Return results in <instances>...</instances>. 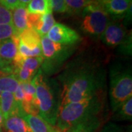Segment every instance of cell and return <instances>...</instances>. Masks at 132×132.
I'll list each match as a JSON object with an SVG mask.
<instances>
[{"label": "cell", "instance_id": "cell-15", "mask_svg": "<svg viewBox=\"0 0 132 132\" xmlns=\"http://www.w3.org/2000/svg\"><path fill=\"white\" fill-rule=\"evenodd\" d=\"M12 22L18 35L28 28L27 24V11L26 7L18 5L13 10Z\"/></svg>", "mask_w": 132, "mask_h": 132}, {"label": "cell", "instance_id": "cell-7", "mask_svg": "<svg viewBox=\"0 0 132 132\" xmlns=\"http://www.w3.org/2000/svg\"><path fill=\"white\" fill-rule=\"evenodd\" d=\"M40 39L41 37L32 29L27 28L19 34L18 54L13 62L28 57H42Z\"/></svg>", "mask_w": 132, "mask_h": 132}, {"label": "cell", "instance_id": "cell-14", "mask_svg": "<svg viewBox=\"0 0 132 132\" xmlns=\"http://www.w3.org/2000/svg\"><path fill=\"white\" fill-rule=\"evenodd\" d=\"M20 116L27 123L32 132H48L53 127L36 114L23 112Z\"/></svg>", "mask_w": 132, "mask_h": 132}, {"label": "cell", "instance_id": "cell-17", "mask_svg": "<svg viewBox=\"0 0 132 132\" xmlns=\"http://www.w3.org/2000/svg\"><path fill=\"white\" fill-rule=\"evenodd\" d=\"M19 85L13 69L0 71V92L14 93Z\"/></svg>", "mask_w": 132, "mask_h": 132}, {"label": "cell", "instance_id": "cell-27", "mask_svg": "<svg viewBox=\"0 0 132 132\" xmlns=\"http://www.w3.org/2000/svg\"><path fill=\"white\" fill-rule=\"evenodd\" d=\"M13 69V63H8L0 57V71Z\"/></svg>", "mask_w": 132, "mask_h": 132}, {"label": "cell", "instance_id": "cell-28", "mask_svg": "<svg viewBox=\"0 0 132 132\" xmlns=\"http://www.w3.org/2000/svg\"><path fill=\"white\" fill-rule=\"evenodd\" d=\"M32 0H18V5L27 7V5L31 2Z\"/></svg>", "mask_w": 132, "mask_h": 132}, {"label": "cell", "instance_id": "cell-25", "mask_svg": "<svg viewBox=\"0 0 132 132\" xmlns=\"http://www.w3.org/2000/svg\"><path fill=\"white\" fill-rule=\"evenodd\" d=\"M100 132H125L121 126L113 123H109L105 125Z\"/></svg>", "mask_w": 132, "mask_h": 132}, {"label": "cell", "instance_id": "cell-19", "mask_svg": "<svg viewBox=\"0 0 132 132\" xmlns=\"http://www.w3.org/2000/svg\"><path fill=\"white\" fill-rule=\"evenodd\" d=\"M55 20L52 15V12L42 15L41 19L39 22L35 31L40 36H45L52 28V27L55 24Z\"/></svg>", "mask_w": 132, "mask_h": 132}, {"label": "cell", "instance_id": "cell-16", "mask_svg": "<svg viewBox=\"0 0 132 132\" xmlns=\"http://www.w3.org/2000/svg\"><path fill=\"white\" fill-rule=\"evenodd\" d=\"M3 128L6 132H32L24 119L16 114L4 120Z\"/></svg>", "mask_w": 132, "mask_h": 132}, {"label": "cell", "instance_id": "cell-30", "mask_svg": "<svg viewBox=\"0 0 132 132\" xmlns=\"http://www.w3.org/2000/svg\"><path fill=\"white\" fill-rule=\"evenodd\" d=\"M48 132H61L59 129H57V128H55L54 126H53V127L51 128V130L49 131Z\"/></svg>", "mask_w": 132, "mask_h": 132}, {"label": "cell", "instance_id": "cell-20", "mask_svg": "<svg viewBox=\"0 0 132 132\" xmlns=\"http://www.w3.org/2000/svg\"><path fill=\"white\" fill-rule=\"evenodd\" d=\"M65 13L71 15H79L90 3L87 0H65Z\"/></svg>", "mask_w": 132, "mask_h": 132}, {"label": "cell", "instance_id": "cell-10", "mask_svg": "<svg viewBox=\"0 0 132 132\" xmlns=\"http://www.w3.org/2000/svg\"><path fill=\"white\" fill-rule=\"evenodd\" d=\"M126 33L127 30L123 24L110 20L100 38L106 46H115L126 40Z\"/></svg>", "mask_w": 132, "mask_h": 132}, {"label": "cell", "instance_id": "cell-32", "mask_svg": "<svg viewBox=\"0 0 132 132\" xmlns=\"http://www.w3.org/2000/svg\"><path fill=\"white\" fill-rule=\"evenodd\" d=\"M0 132H2V131H0Z\"/></svg>", "mask_w": 132, "mask_h": 132}, {"label": "cell", "instance_id": "cell-8", "mask_svg": "<svg viewBox=\"0 0 132 132\" xmlns=\"http://www.w3.org/2000/svg\"><path fill=\"white\" fill-rule=\"evenodd\" d=\"M43 62V57L24 58L18 62H13V72L19 82H28L37 74Z\"/></svg>", "mask_w": 132, "mask_h": 132}, {"label": "cell", "instance_id": "cell-1", "mask_svg": "<svg viewBox=\"0 0 132 132\" xmlns=\"http://www.w3.org/2000/svg\"><path fill=\"white\" fill-rule=\"evenodd\" d=\"M60 107L98 94L104 84L101 71L94 65L73 66L62 77Z\"/></svg>", "mask_w": 132, "mask_h": 132}, {"label": "cell", "instance_id": "cell-22", "mask_svg": "<svg viewBox=\"0 0 132 132\" xmlns=\"http://www.w3.org/2000/svg\"><path fill=\"white\" fill-rule=\"evenodd\" d=\"M18 35L13 24H0V40Z\"/></svg>", "mask_w": 132, "mask_h": 132}, {"label": "cell", "instance_id": "cell-9", "mask_svg": "<svg viewBox=\"0 0 132 132\" xmlns=\"http://www.w3.org/2000/svg\"><path fill=\"white\" fill-rule=\"evenodd\" d=\"M46 36L52 41L64 46L75 44L80 40V35L75 30L60 23H55Z\"/></svg>", "mask_w": 132, "mask_h": 132}, {"label": "cell", "instance_id": "cell-13", "mask_svg": "<svg viewBox=\"0 0 132 132\" xmlns=\"http://www.w3.org/2000/svg\"><path fill=\"white\" fill-rule=\"evenodd\" d=\"M0 109L4 117V120L14 114L20 116L21 114L23 112L16 103L13 93L9 92H2L1 93Z\"/></svg>", "mask_w": 132, "mask_h": 132}, {"label": "cell", "instance_id": "cell-2", "mask_svg": "<svg viewBox=\"0 0 132 132\" xmlns=\"http://www.w3.org/2000/svg\"><path fill=\"white\" fill-rule=\"evenodd\" d=\"M32 81L35 88L37 114L52 126H55L61 103L59 87L54 81L46 77L41 69Z\"/></svg>", "mask_w": 132, "mask_h": 132}, {"label": "cell", "instance_id": "cell-31", "mask_svg": "<svg viewBox=\"0 0 132 132\" xmlns=\"http://www.w3.org/2000/svg\"><path fill=\"white\" fill-rule=\"evenodd\" d=\"M89 2H98L100 0H87Z\"/></svg>", "mask_w": 132, "mask_h": 132}, {"label": "cell", "instance_id": "cell-11", "mask_svg": "<svg viewBox=\"0 0 132 132\" xmlns=\"http://www.w3.org/2000/svg\"><path fill=\"white\" fill-rule=\"evenodd\" d=\"M98 2L109 16L114 19L124 18L131 9V0H100Z\"/></svg>", "mask_w": 132, "mask_h": 132}, {"label": "cell", "instance_id": "cell-26", "mask_svg": "<svg viewBox=\"0 0 132 132\" xmlns=\"http://www.w3.org/2000/svg\"><path fill=\"white\" fill-rule=\"evenodd\" d=\"M0 3L9 10H13L18 5V0H0Z\"/></svg>", "mask_w": 132, "mask_h": 132}, {"label": "cell", "instance_id": "cell-3", "mask_svg": "<svg viewBox=\"0 0 132 132\" xmlns=\"http://www.w3.org/2000/svg\"><path fill=\"white\" fill-rule=\"evenodd\" d=\"M102 107V100L99 94L81 101L66 104L60 108L56 128L61 132L68 131L85 120L101 113Z\"/></svg>", "mask_w": 132, "mask_h": 132}, {"label": "cell", "instance_id": "cell-6", "mask_svg": "<svg viewBox=\"0 0 132 132\" xmlns=\"http://www.w3.org/2000/svg\"><path fill=\"white\" fill-rule=\"evenodd\" d=\"M40 45L43 58L41 70L43 71H52L55 66L60 65L71 54L70 46H64L54 42L46 35L41 37Z\"/></svg>", "mask_w": 132, "mask_h": 132}, {"label": "cell", "instance_id": "cell-24", "mask_svg": "<svg viewBox=\"0 0 132 132\" xmlns=\"http://www.w3.org/2000/svg\"><path fill=\"white\" fill-rule=\"evenodd\" d=\"M52 11L58 13H65V0H51Z\"/></svg>", "mask_w": 132, "mask_h": 132}, {"label": "cell", "instance_id": "cell-12", "mask_svg": "<svg viewBox=\"0 0 132 132\" xmlns=\"http://www.w3.org/2000/svg\"><path fill=\"white\" fill-rule=\"evenodd\" d=\"M19 35L0 40V57L8 63H13L18 54Z\"/></svg>", "mask_w": 132, "mask_h": 132}, {"label": "cell", "instance_id": "cell-18", "mask_svg": "<svg viewBox=\"0 0 132 132\" xmlns=\"http://www.w3.org/2000/svg\"><path fill=\"white\" fill-rule=\"evenodd\" d=\"M27 13L46 14L52 12L51 0H32L27 5Z\"/></svg>", "mask_w": 132, "mask_h": 132}, {"label": "cell", "instance_id": "cell-21", "mask_svg": "<svg viewBox=\"0 0 132 132\" xmlns=\"http://www.w3.org/2000/svg\"><path fill=\"white\" fill-rule=\"evenodd\" d=\"M115 119L121 120H131L132 118V97L123 103L117 110Z\"/></svg>", "mask_w": 132, "mask_h": 132}, {"label": "cell", "instance_id": "cell-23", "mask_svg": "<svg viewBox=\"0 0 132 132\" xmlns=\"http://www.w3.org/2000/svg\"><path fill=\"white\" fill-rule=\"evenodd\" d=\"M0 24H13L11 11L0 3Z\"/></svg>", "mask_w": 132, "mask_h": 132}, {"label": "cell", "instance_id": "cell-29", "mask_svg": "<svg viewBox=\"0 0 132 132\" xmlns=\"http://www.w3.org/2000/svg\"><path fill=\"white\" fill-rule=\"evenodd\" d=\"M3 124H4V117L0 109V131H2V128H3Z\"/></svg>", "mask_w": 132, "mask_h": 132}, {"label": "cell", "instance_id": "cell-4", "mask_svg": "<svg viewBox=\"0 0 132 132\" xmlns=\"http://www.w3.org/2000/svg\"><path fill=\"white\" fill-rule=\"evenodd\" d=\"M131 97V68H120L112 71L110 76L109 98L112 110L116 112L125 101Z\"/></svg>", "mask_w": 132, "mask_h": 132}, {"label": "cell", "instance_id": "cell-5", "mask_svg": "<svg viewBox=\"0 0 132 132\" xmlns=\"http://www.w3.org/2000/svg\"><path fill=\"white\" fill-rule=\"evenodd\" d=\"M81 15V29L93 37H100L110 21V17L98 2H90Z\"/></svg>", "mask_w": 132, "mask_h": 132}]
</instances>
